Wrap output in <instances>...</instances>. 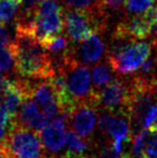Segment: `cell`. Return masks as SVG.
I'll return each instance as SVG.
<instances>
[{"label":"cell","mask_w":157,"mask_h":158,"mask_svg":"<svg viewBox=\"0 0 157 158\" xmlns=\"http://www.w3.org/2000/svg\"><path fill=\"white\" fill-rule=\"evenodd\" d=\"M132 94L134 88L131 80L124 81L115 79L96 93V106H101L109 113L128 116Z\"/></svg>","instance_id":"6"},{"label":"cell","mask_w":157,"mask_h":158,"mask_svg":"<svg viewBox=\"0 0 157 158\" xmlns=\"http://www.w3.org/2000/svg\"><path fill=\"white\" fill-rule=\"evenodd\" d=\"M4 158H46L37 131L13 123L0 143Z\"/></svg>","instance_id":"3"},{"label":"cell","mask_w":157,"mask_h":158,"mask_svg":"<svg viewBox=\"0 0 157 158\" xmlns=\"http://www.w3.org/2000/svg\"><path fill=\"white\" fill-rule=\"evenodd\" d=\"M102 32H95L86 40L73 48V57L76 61L85 64H94L102 60L105 55V44L101 37Z\"/></svg>","instance_id":"11"},{"label":"cell","mask_w":157,"mask_h":158,"mask_svg":"<svg viewBox=\"0 0 157 158\" xmlns=\"http://www.w3.org/2000/svg\"><path fill=\"white\" fill-rule=\"evenodd\" d=\"M155 2L156 0H126L124 4L125 12L128 16L147 14L155 8Z\"/></svg>","instance_id":"14"},{"label":"cell","mask_w":157,"mask_h":158,"mask_svg":"<svg viewBox=\"0 0 157 158\" xmlns=\"http://www.w3.org/2000/svg\"><path fill=\"white\" fill-rule=\"evenodd\" d=\"M149 131L144 146V158H157V131Z\"/></svg>","instance_id":"19"},{"label":"cell","mask_w":157,"mask_h":158,"mask_svg":"<svg viewBox=\"0 0 157 158\" xmlns=\"http://www.w3.org/2000/svg\"><path fill=\"white\" fill-rule=\"evenodd\" d=\"M13 123L35 131H41L50 122L43 114L40 106L32 99H26L22 104Z\"/></svg>","instance_id":"12"},{"label":"cell","mask_w":157,"mask_h":158,"mask_svg":"<svg viewBox=\"0 0 157 158\" xmlns=\"http://www.w3.org/2000/svg\"><path fill=\"white\" fill-rule=\"evenodd\" d=\"M99 158H123V155L118 154L114 151V148H112V145H105L99 153Z\"/></svg>","instance_id":"20"},{"label":"cell","mask_w":157,"mask_h":158,"mask_svg":"<svg viewBox=\"0 0 157 158\" xmlns=\"http://www.w3.org/2000/svg\"><path fill=\"white\" fill-rule=\"evenodd\" d=\"M65 29V11L55 0H42L38 6L31 35L42 44L61 35Z\"/></svg>","instance_id":"5"},{"label":"cell","mask_w":157,"mask_h":158,"mask_svg":"<svg viewBox=\"0 0 157 158\" xmlns=\"http://www.w3.org/2000/svg\"><path fill=\"white\" fill-rule=\"evenodd\" d=\"M126 0H102L103 6L107 10L118 11L125 4Z\"/></svg>","instance_id":"21"},{"label":"cell","mask_w":157,"mask_h":158,"mask_svg":"<svg viewBox=\"0 0 157 158\" xmlns=\"http://www.w3.org/2000/svg\"><path fill=\"white\" fill-rule=\"evenodd\" d=\"M66 9L97 12L105 9L102 0H66Z\"/></svg>","instance_id":"16"},{"label":"cell","mask_w":157,"mask_h":158,"mask_svg":"<svg viewBox=\"0 0 157 158\" xmlns=\"http://www.w3.org/2000/svg\"><path fill=\"white\" fill-rule=\"evenodd\" d=\"M99 127L105 132L109 133L113 139L112 148L118 154L123 155L124 143L131 139L130 119L126 115L103 113L99 117Z\"/></svg>","instance_id":"8"},{"label":"cell","mask_w":157,"mask_h":158,"mask_svg":"<svg viewBox=\"0 0 157 158\" xmlns=\"http://www.w3.org/2000/svg\"><path fill=\"white\" fill-rule=\"evenodd\" d=\"M58 71H61L65 75L68 93L74 104L92 103L97 108L96 93L93 87L92 74L87 66L76 61L73 57Z\"/></svg>","instance_id":"4"},{"label":"cell","mask_w":157,"mask_h":158,"mask_svg":"<svg viewBox=\"0 0 157 158\" xmlns=\"http://www.w3.org/2000/svg\"><path fill=\"white\" fill-rule=\"evenodd\" d=\"M16 74L26 79L48 80L54 75L45 46L32 35L16 31L11 43Z\"/></svg>","instance_id":"1"},{"label":"cell","mask_w":157,"mask_h":158,"mask_svg":"<svg viewBox=\"0 0 157 158\" xmlns=\"http://www.w3.org/2000/svg\"><path fill=\"white\" fill-rule=\"evenodd\" d=\"M68 148V152L70 154H83L86 150H87V142L76 135L73 131H68L67 132V143H66Z\"/></svg>","instance_id":"17"},{"label":"cell","mask_w":157,"mask_h":158,"mask_svg":"<svg viewBox=\"0 0 157 158\" xmlns=\"http://www.w3.org/2000/svg\"><path fill=\"white\" fill-rule=\"evenodd\" d=\"M22 0H0V21L6 24L17 16Z\"/></svg>","instance_id":"15"},{"label":"cell","mask_w":157,"mask_h":158,"mask_svg":"<svg viewBox=\"0 0 157 158\" xmlns=\"http://www.w3.org/2000/svg\"><path fill=\"white\" fill-rule=\"evenodd\" d=\"M59 158H92V157L84 154H70V153H66L63 157H59Z\"/></svg>","instance_id":"22"},{"label":"cell","mask_w":157,"mask_h":158,"mask_svg":"<svg viewBox=\"0 0 157 158\" xmlns=\"http://www.w3.org/2000/svg\"><path fill=\"white\" fill-rule=\"evenodd\" d=\"M155 30V13L154 9L147 14L126 16L116 25L113 35L130 38L134 40H144L153 37Z\"/></svg>","instance_id":"7"},{"label":"cell","mask_w":157,"mask_h":158,"mask_svg":"<svg viewBox=\"0 0 157 158\" xmlns=\"http://www.w3.org/2000/svg\"><path fill=\"white\" fill-rule=\"evenodd\" d=\"M14 67V55L11 48V44L8 46H0V74L9 72Z\"/></svg>","instance_id":"18"},{"label":"cell","mask_w":157,"mask_h":158,"mask_svg":"<svg viewBox=\"0 0 157 158\" xmlns=\"http://www.w3.org/2000/svg\"><path fill=\"white\" fill-rule=\"evenodd\" d=\"M67 117L60 115L51 121L40 131V139L44 150L51 154H57L65 148L67 143Z\"/></svg>","instance_id":"10"},{"label":"cell","mask_w":157,"mask_h":158,"mask_svg":"<svg viewBox=\"0 0 157 158\" xmlns=\"http://www.w3.org/2000/svg\"><path fill=\"white\" fill-rule=\"evenodd\" d=\"M152 51V41L134 40L112 35L108 61L116 73L128 75L140 70L143 64L151 57Z\"/></svg>","instance_id":"2"},{"label":"cell","mask_w":157,"mask_h":158,"mask_svg":"<svg viewBox=\"0 0 157 158\" xmlns=\"http://www.w3.org/2000/svg\"><path fill=\"white\" fill-rule=\"evenodd\" d=\"M114 72L112 66L110 63H101L94 67L92 71V81L93 87H94L95 93L101 90L103 87L109 85L112 81L115 80Z\"/></svg>","instance_id":"13"},{"label":"cell","mask_w":157,"mask_h":158,"mask_svg":"<svg viewBox=\"0 0 157 158\" xmlns=\"http://www.w3.org/2000/svg\"><path fill=\"white\" fill-rule=\"evenodd\" d=\"M66 117L72 131L80 137L86 138L92 135L96 126V106L92 103L76 104Z\"/></svg>","instance_id":"9"}]
</instances>
